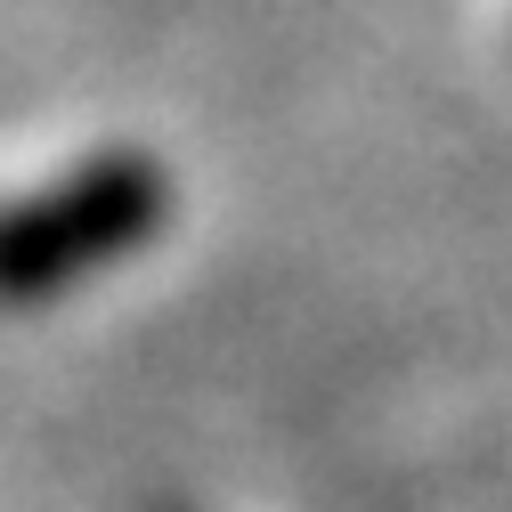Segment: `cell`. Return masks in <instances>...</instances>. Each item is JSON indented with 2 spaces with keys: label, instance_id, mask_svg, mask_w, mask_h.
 <instances>
[{
  "label": "cell",
  "instance_id": "obj_1",
  "mask_svg": "<svg viewBox=\"0 0 512 512\" xmlns=\"http://www.w3.org/2000/svg\"><path fill=\"white\" fill-rule=\"evenodd\" d=\"M171 212V187L147 155H98L41 196L0 204V301L66 293L90 269L139 252Z\"/></svg>",
  "mask_w": 512,
  "mask_h": 512
}]
</instances>
